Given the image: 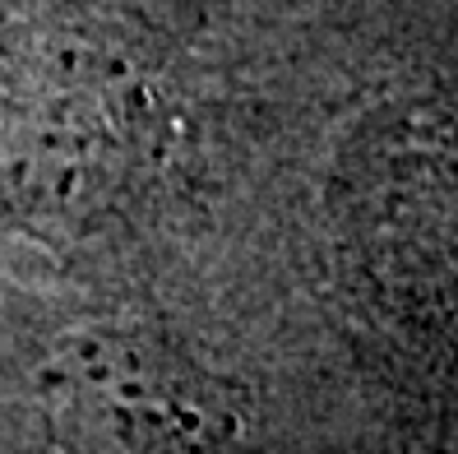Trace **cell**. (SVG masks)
Instances as JSON below:
<instances>
[{
    "label": "cell",
    "mask_w": 458,
    "mask_h": 454,
    "mask_svg": "<svg viewBox=\"0 0 458 454\" xmlns=\"http://www.w3.org/2000/svg\"><path fill=\"white\" fill-rule=\"evenodd\" d=\"M47 408L79 454H208L232 436L223 381L144 334H79L47 366Z\"/></svg>",
    "instance_id": "cell-1"
}]
</instances>
